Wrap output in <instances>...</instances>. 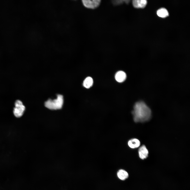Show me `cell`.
I'll return each instance as SVG.
<instances>
[{
    "label": "cell",
    "mask_w": 190,
    "mask_h": 190,
    "mask_svg": "<svg viewBox=\"0 0 190 190\" xmlns=\"http://www.w3.org/2000/svg\"><path fill=\"white\" fill-rule=\"evenodd\" d=\"M134 121L136 122H144L149 120L151 111L149 108L142 101L136 102L132 112Z\"/></svg>",
    "instance_id": "obj_1"
},
{
    "label": "cell",
    "mask_w": 190,
    "mask_h": 190,
    "mask_svg": "<svg viewBox=\"0 0 190 190\" xmlns=\"http://www.w3.org/2000/svg\"><path fill=\"white\" fill-rule=\"evenodd\" d=\"M57 98L54 100L48 99L45 103V106L51 110H56L61 109L63 103V98L62 95L58 94Z\"/></svg>",
    "instance_id": "obj_2"
},
{
    "label": "cell",
    "mask_w": 190,
    "mask_h": 190,
    "mask_svg": "<svg viewBox=\"0 0 190 190\" xmlns=\"http://www.w3.org/2000/svg\"><path fill=\"white\" fill-rule=\"evenodd\" d=\"M15 106L13 111V114L16 117H20L23 115L25 110V107L22 102L18 100L16 101Z\"/></svg>",
    "instance_id": "obj_3"
},
{
    "label": "cell",
    "mask_w": 190,
    "mask_h": 190,
    "mask_svg": "<svg viewBox=\"0 0 190 190\" xmlns=\"http://www.w3.org/2000/svg\"><path fill=\"white\" fill-rule=\"evenodd\" d=\"M82 3L84 6L86 8L90 9H95L99 5L101 0H83Z\"/></svg>",
    "instance_id": "obj_4"
},
{
    "label": "cell",
    "mask_w": 190,
    "mask_h": 190,
    "mask_svg": "<svg viewBox=\"0 0 190 190\" xmlns=\"http://www.w3.org/2000/svg\"><path fill=\"white\" fill-rule=\"evenodd\" d=\"M138 154L140 158L142 160L147 158L149 154V152L146 146L143 145L140 146L138 149Z\"/></svg>",
    "instance_id": "obj_5"
},
{
    "label": "cell",
    "mask_w": 190,
    "mask_h": 190,
    "mask_svg": "<svg viewBox=\"0 0 190 190\" xmlns=\"http://www.w3.org/2000/svg\"><path fill=\"white\" fill-rule=\"evenodd\" d=\"M126 78V73L122 71H119L116 73L115 78L118 82L121 83L124 81Z\"/></svg>",
    "instance_id": "obj_6"
},
{
    "label": "cell",
    "mask_w": 190,
    "mask_h": 190,
    "mask_svg": "<svg viewBox=\"0 0 190 190\" xmlns=\"http://www.w3.org/2000/svg\"><path fill=\"white\" fill-rule=\"evenodd\" d=\"M133 6L136 8H143L145 7L147 4L146 0H134L132 1Z\"/></svg>",
    "instance_id": "obj_7"
},
{
    "label": "cell",
    "mask_w": 190,
    "mask_h": 190,
    "mask_svg": "<svg viewBox=\"0 0 190 190\" xmlns=\"http://www.w3.org/2000/svg\"><path fill=\"white\" fill-rule=\"evenodd\" d=\"M117 175L118 178L122 180H125L127 179L129 176L128 173L125 170L122 169H120L118 171Z\"/></svg>",
    "instance_id": "obj_8"
},
{
    "label": "cell",
    "mask_w": 190,
    "mask_h": 190,
    "mask_svg": "<svg viewBox=\"0 0 190 190\" xmlns=\"http://www.w3.org/2000/svg\"><path fill=\"white\" fill-rule=\"evenodd\" d=\"M127 144L130 148L134 149L139 147L140 145V142L138 139L132 138L129 140Z\"/></svg>",
    "instance_id": "obj_9"
},
{
    "label": "cell",
    "mask_w": 190,
    "mask_h": 190,
    "mask_svg": "<svg viewBox=\"0 0 190 190\" xmlns=\"http://www.w3.org/2000/svg\"><path fill=\"white\" fill-rule=\"evenodd\" d=\"M93 83V80L92 78L91 77H88L84 80L83 85L85 88H89L92 86Z\"/></svg>",
    "instance_id": "obj_10"
},
{
    "label": "cell",
    "mask_w": 190,
    "mask_h": 190,
    "mask_svg": "<svg viewBox=\"0 0 190 190\" xmlns=\"http://www.w3.org/2000/svg\"><path fill=\"white\" fill-rule=\"evenodd\" d=\"M157 14L159 17L162 18H165L169 16L168 11L164 8H160L158 10Z\"/></svg>",
    "instance_id": "obj_11"
},
{
    "label": "cell",
    "mask_w": 190,
    "mask_h": 190,
    "mask_svg": "<svg viewBox=\"0 0 190 190\" xmlns=\"http://www.w3.org/2000/svg\"><path fill=\"white\" fill-rule=\"evenodd\" d=\"M130 1L129 0H125V1H113V3L114 4L118 5L122 4L123 2H125L126 3H129Z\"/></svg>",
    "instance_id": "obj_12"
}]
</instances>
